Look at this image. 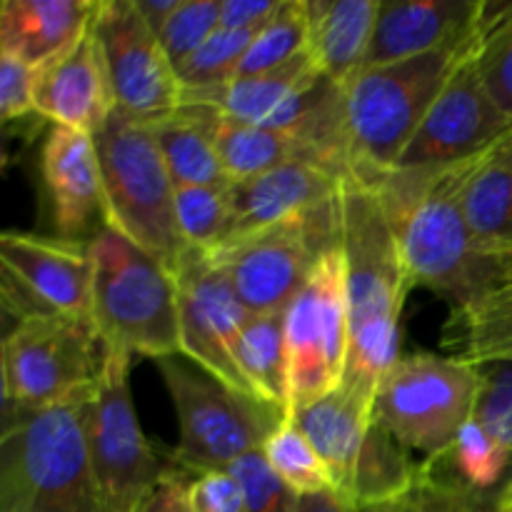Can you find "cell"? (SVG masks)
Returning <instances> with one entry per match:
<instances>
[{
  "mask_svg": "<svg viewBox=\"0 0 512 512\" xmlns=\"http://www.w3.org/2000/svg\"><path fill=\"white\" fill-rule=\"evenodd\" d=\"M483 155L443 168L390 170L370 185L390 220L410 285L443 295L450 313L512 280V255L483 248L465 215V188Z\"/></svg>",
  "mask_w": 512,
  "mask_h": 512,
  "instance_id": "6da1fadb",
  "label": "cell"
},
{
  "mask_svg": "<svg viewBox=\"0 0 512 512\" xmlns=\"http://www.w3.org/2000/svg\"><path fill=\"white\" fill-rule=\"evenodd\" d=\"M350 348L340 388L373 418L375 393L398 353V323L408 290L400 245L370 185L348 180L340 195Z\"/></svg>",
  "mask_w": 512,
  "mask_h": 512,
  "instance_id": "7a4b0ae2",
  "label": "cell"
},
{
  "mask_svg": "<svg viewBox=\"0 0 512 512\" xmlns=\"http://www.w3.org/2000/svg\"><path fill=\"white\" fill-rule=\"evenodd\" d=\"M480 15L470 30L430 53L408 60L373 65L343 85L345 138H348L353 180L373 185L398 168L400 155L465 55L478 43Z\"/></svg>",
  "mask_w": 512,
  "mask_h": 512,
  "instance_id": "3957f363",
  "label": "cell"
},
{
  "mask_svg": "<svg viewBox=\"0 0 512 512\" xmlns=\"http://www.w3.org/2000/svg\"><path fill=\"white\" fill-rule=\"evenodd\" d=\"M83 405L3 418L0 512H110L90 465Z\"/></svg>",
  "mask_w": 512,
  "mask_h": 512,
  "instance_id": "277c9868",
  "label": "cell"
},
{
  "mask_svg": "<svg viewBox=\"0 0 512 512\" xmlns=\"http://www.w3.org/2000/svg\"><path fill=\"white\" fill-rule=\"evenodd\" d=\"M103 175L105 225L173 273L185 253L175 220V183L150 120L115 108L93 135Z\"/></svg>",
  "mask_w": 512,
  "mask_h": 512,
  "instance_id": "5b68a950",
  "label": "cell"
},
{
  "mask_svg": "<svg viewBox=\"0 0 512 512\" xmlns=\"http://www.w3.org/2000/svg\"><path fill=\"white\" fill-rule=\"evenodd\" d=\"M93 323L105 345L130 358L180 355V308L175 275L105 225L90 240Z\"/></svg>",
  "mask_w": 512,
  "mask_h": 512,
  "instance_id": "8992f818",
  "label": "cell"
},
{
  "mask_svg": "<svg viewBox=\"0 0 512 512\" xmlns=\"http://www.w3.org/2000/svg\"><path fill=\"white\" fill-rule=\"evenodd\" d=\"M108 365L93 318L43 315L20 320L3 340V418L85 403Z\"/></svg>",
  "mask_w": 512,
  "mask_h": 512,
  "instance_id": "52a82bcc",
  "label": "cell"
},
{
  "mask_svg": "<svg viewBox=\"0 0 512 512\" xmlns=\"http://www.w3.org/2000/svg\"><path fill=\"white\" fill-rule=\"evenodd\" d=\"M178 415L180 443L170 455L188 475L228 470L235 460L265 448L285 415L260 398L230 388L185 355L155 360Z\"/></svg>",
  "mask_w": 512,
  "mask_h": 512,
  "instance_id": "ba28073f",
  "label": "cell"
},
{
  "mask_svg": "<svg viewBox=\"0 0 512 512\" xmlns=\"http://www.w3.org/2000/svg\"><path fill=\"white\" fill-rule=\"evenodd\" d=\"M340 230L343 208L338 198L283 223L238 235L205 255L250 315L285 313L323 255L340 245Z\"/></svg>",
  "mask_w": 512,
  "mask_h": 512,
  "instance_id": "9c48e42d",
  "label": "cell"
},
{
  "mask_svg": "<svg viewBox=\"0 0 512 512\" xmlns=\"http://www.w3.org/2000/svg\"><path fill=\"white\" fill-rule=\"evenodd\" d=\"M478 368L453 355H400L380 380L373 423L403 448L438 458L473 418Z\"/></svg>",
  "mask_w": 512,
  "mask_h": 512,
  "instance_id": "30bf717a",
  "label": "cell"
},
{
  "mask_svg": "<svg viewBox=\"0 0 512 512\" xmlns=\"http://www.w3.org/2000/svg\"><path fill=\"white\" fill-rule=\"evenodd\" d=\"M133 358L108 348L100 385L83 405L90 465L110 512H133L148 490L173 468L143 435L130 393Z\"/></svg>",
  "mask_w": 512,
  "mask_h": 512,
  "instance_id": "8fae6325",
  "label": "cell"
},
{
  "mask_svg": "<svg viewBox=\"0 0 512 512\" xmlns=\"http://www.w3.org/2000/svg\"><path fill=\"white\" fill-rule=\"evenodd\" d=\"M290 413L343 385L350 325L343 248L323 255L315 273L285 310ZM288 413V418H290Z\"/></svg>",
  "mask_w": 512,
  "mask_h": 512,
  "instance_id": "7c38bea8",
  "label": "cell"
},
{
  "mask_svg": "<svg viewBox=\"0 0 512 512\" xmlns=\"http://www.w3.org/2000/svg\"><path fill=\"white\" fill-rule=\"evenodd\" d=\"M5 313L15 323L43 315L93 318L90 243L8 230L0 235Z\"/></svg>",
  "mask_w": 512,
  "mask_h": 512,
  "instance_id": "4fadbf2b",
  "label": "cell"
},
{
  "mask_svg": "<svg viewBox=\"0 0 512 512\" xmlns=\"http://www.w3.org/2000/svg\"><path fill=\"white\" fill-rule=\"evenodd\" d=\"M93 33L103 45L115 108L155 123L183 105V85L135 0H100Z\"/></svg>",
  "mask_w": 512,
  "mask_h": 512,
  "instance_id": "5bb4252c",
  "label": "cell"
},
{
  "mask_svg": "<svg viewBox=\"0 0 512 512\" xmlns=\"http://www.w3.org/2000/svg\"><path fill=\"white\" fill-rule=\"evenodd\" d=\"M180 308V355L245 395H258L238 365V340L250 313L225 275L200 250L185 248L173 270Z\"/></svg>",
  "mask_w": 512,
  "mask_h": 512,
  "instance_id": "9a60e30c",
  "label": "cell"
},
{
  "mask_svg": "<svg viewBox=\"0 0 512 512\" xmlns=\"http://www.w3.org/2000/svg\"><path fill=\"white\" fill-rule=\"evenodd\" d=\"M478 43L450 75L448 85L425 115L423 125L413 135L405 153L400 155L395 170L443 168V165L460 163L483 155L512 133L508 115L498 108L480 78L478 60H475Z\"/></svg>",
  "mask_w": 512,
  "mask_h": 512,
  "instance_id": "2e32d148",
  "label": "cell"
},
{
  "mask_svg": "<svg viewBox=\"0 0 512 512\" xmlns=\"http://www.w3.org/2000/svg\"><path fill=\"white\" fill-rule=\"evenodd\" d=\"M113 110V83L93 28L58 58L35 68V113L43 120L95 135Z\"/></svg>",
  "mask_w": 512,
  "mask_h": 512,
  "instance_id": "e0dca14e",
  "label": "cell"
},
{
  "mask_svg": "<svg viewBox=\"0 0 512 512\" xmlns=\"http://www.w3.org/2000/svg\"><path fill=\"white\" fill-rule=\"evenodd\" d=\"M43 180L58 238L80 240L105 228L103 175L90 133L53 125L43 145Z\"/></svg>",
  "mask_w": 512,
  "mask_h": 512,
  "instance_id": "ac0fdd59",
  "label": "cell"
},
{
  "mask_svg": "<svg viewBox=\"0 0 512 512\" xmlns=\"http://www.w3.org/2000/svg\"><path fill=\"white\" fill-rule=\"evenodd\" d=\"M345 183L348 180H343L340 175L330 173L320 165L303 163V160L230 183L233 228H230L228 240L283 223V220L318 208V205L333 203L340 198Z\"/></svg>",
  "mask_w": 512,
  "mask_h": 512,
  "instance_id": "d6986e66",
  "label": "cell"
},
{
  "mask_svg": "<svg viewBox=\"0 0 512 512\" xmlns=\"http://www.w3.org/2000/svg\"><path fill=\"white\" fill-rule=\"evenodd\" d=\"M483 3V0H480ZM478 0H383L363 68L443 48L475 25Z\"/></svg>",
  "mask_w": 512,
  "mask_h": 512,
  "instance_id": "ffe728a7",
  "label": "cell"
},
{
  "mask_svg": "<svg viewBox=\"0 0 512 512\" xmlns=\"http://www.w3.org/2000/svg\"><path fill=\"white\" fill-rule=\"evenodd\" d=\"M98 8L100 0H3L0 55L40 68L93 28Z\"/></svg>",
  "mask_w": 512,
  "mask_h": 512,
  "instance_id": "44dd1931",
  "label": "cell"
},
{
  "mask_svg": "<svg viewBox=\"0 0 512 512\" xmlns=\"http://www.w3.org/2000/svg\"><path fill=\"white\" fill-rule=\"evenodd\" d=\"M288 420L298 425L300 433L320 455L335 493L353 503L355 470L363 453L365 435L373 423L368 410L338 388L315 403L293 410Z\"/></svg>",
  "mask_w": 512,
  "mask_h": 512,
  "instance_id": "7402d4cb",
  "label": "cell"
},
{
  "mask_svg": "<svg viewBox=\"0 0 512 512\" xmlns=\"http://www.w3.org/2000/svg\"><path fill=\"white\" fill-rule=\"evenodd\" d=\"M310 55L328 80L343 88L360 73L375 30V0H305Z\"/></svg>",
  "mask_w": 512,
  "mask_h": 512,
  "instance_id": "603a6c76",
  "label": "cell"
},
{
  "mask_svg": "<svg viewBox=\"0 0 512 512\" xmlns=\"http://www.w3.org/2000/svg\"><path fill=\"white\" fill-rule=\"evenodd\" d=\"M218 115V110L210 105L183 103L175 113L153 123L175 188L230 183L215 143Z\"/></svg>",
  "mask_w": 512,
  "mask_h": 512,
  "instance_id": "cb8c5ba5",
  "label": "cell"
},
{
  "mask_svg": "<svg viewBox=\"0 0 512 512\" xmlns=\"http://www.w3.org/2000/svg\"><path fill=\"white\" fill-rule=\"evenodd\" d=\"M215 143H218L225 178L230 183L268 173V170L280 168L285 163H295V160L330 170L325 165L323 155L315 150V145L305 135L295 133V130H278L265 128V125L243 123V120L228 118L223 113L218 115V123H215Z\"/></svg>",
  "mask_w": 512,
  "mask_h": 512,
  "instance_id": "d4e9b609",
  "label": "cell"
},
{
  "mask_svg": "<svg viewBox=\"0 0 512 512\" xmlns=\"http://www.w3.org/2000/svg\"><path fill=\"white\" fill-rule=\"evenodd\" d=\"M238 365L253 393L288 418L290 390L285 313L250 315L238 340Z\"/></svg>",
  "mask_w": 512,
  "mask_h": 512,
  "instance_id": "484cf974",
  "label": "cell"
},
{
  "mask_svg": "<svg viewBox=\"0 0 512 512\" xmlns=\"http://www.w3.org/2000/svg\"><path fill=\"white\" fill-rule=\"evenodd\" d=\"M445 345L470 365L512 360V280L470 308L450 313Z\"/></svg>",
  "mask_w": 512,
  "mask_h": 512,
  "instance_id": "4316f807",
  "label": "cell"
},
{
  "mask_svg": "<svg viewBox=\"0 0 512 512\" xmlns=\"http://www.w3.org/2000/svg\"><path fill=\"white\" fill-rule=\"evenodd\" d=\"M465 215L483 248L512 255V168L495 153V145L470 175Z\"/></svg>",
  "mask_w": 512,
  "mask_h": 512,
  "instance_id": "83f0119b",
  "label": "cell"
},
{
  "mask_svg": "<svg viewBox=\"0 0 512 512\" xmlns=\"http://www.w3.org/2000/svg\"><path fill=\"white\" fill-rule=\"evenodd\" d=\"M500 495L480 493L465 485L443 458H425L408 493L375 505H360L355 512H500Z\"/></svg>",
  "mask_w": 512,
  "mask_h": 512,
  "instance_id": "f1b7e54d",
  "label": "cell"
},
{
  "mask_svg": "<svg viewBox=\"0 0 512 512\" xmlns=\"http://www.w3.org/2000/svg\"><path fill=\"white\" fill-rule=\"evenodd\" d=\"M420 463L408 458V448L398 443L393 435L370 423L365 435L363 453L355 470L353 505H375L408 493L418 478Z\"/></svg>",
  "mask_w": 512,
  "mask_h": 512,
  "instance_id": "f546056e",
  "label": "cell"
},
{
  "mask_svg": "<svg viewBox=\"0 0 512 512\" xmlns=\"http://www.w3.org/2000/svg\"><path fill=\"white\" fill-rule=\"evenodd\" d=\"M175 220L188 248L213 253L230 238L233 228L230 183L175 190Z\"/></svg>",
  "mask_w": 512,
  "mask_h": 512,
  "instance_id": "4dcf8cb0",
  "label": "cell"
},
{
  "mask_svg": "<svg viewBox=\"0 0 512 512\" xmlns=\"http://www.w3.org/2000/svg\"><path fill=\"white\" fill-rule=\"evenodd\" d=\"M310 50V20L305 10V0H283L278 13L255 33L238 78L268 73L290 63L298 55Z\"/></svg>",
  "mask_w": 512,
  "mask_h": 512,
  "instance_id": "1f68e13d",
  "label": "cell"
},
{
  "mask_svg": "<svg viewBox=\"0 0 512 512\" xmlns=\"http://www.w3.org/2000/svg\"><path fill=\"white\" fill-rule=\"evenodd\" d=\"M253 38L255 33H250V30H215L200 45L198 53L190 55L178 68V80L183 85V98L223 88L230 80L238 78V70L243 65V58L248 53Z\"/></svg>",
  "mask_w": 512,
  "mask_h": 512,
  "instance_id": "d6a6232c",
  "label": "cell"
},
{
  "mask_svg": "<svg viewBox=\"0 0 512 512\" xmlns=\"http://www.w3.org/2000/svg\"><path fill=\"white\" fill-rule=\"evenodd\" d=\"M475 60L485 88L512 123V0L483 3V35Z\"/></svg>",
  "mask_w": 512,
  "mask_h": 512,
  "instance_id": "836d02e7",
  "label": "cell"
},
{
  "mask_svg": "<svg viewBox=\"0 0 512 512\" xmlns=\"http://www.w3.org/2000/svg\"><path fill=\"white\" fill-rule=\"evenodd\" d=\"M265 458H268L270 468L278 473V478L285 485L295 490L298 495L310 493H325L333 490L330 475L320 455L310 445V440L300 433L298 425L293 420H285L273 438L265 443L263 448Z\"/></svg>",
  "mask_w": 512,
  "mask_h": 512,
  "instance_id": "e575fe53",
  "label": "cell"
},
{
  "mask_svg": "<svg viewBox=\"0 0 512 512\" xmlns=\"http://www.w3.org/2000/svg\"><path fill=\"white\" fill-rule=\"evenodd\" d=\"M478 368L473 423L512 460V360H490Z\"/></svg>",
  "mask_w": 512,
  "mask_h": 512,
  "instance_id": "d590c367",
  "label": "cell"
},
{
  "mask_svg": "<svg viewBox=\"0 0 512 512\" xmlns=\"http://www.w3.org/2000/svg\"><path fill=\"white\" fill-rule=\"evenodd\" d=\"M440 458L465 485L480 493H493L512 465L508 453H503L473 420Z\"/></svg>",
  "mask_w": 512,
  "mask_h": 512,
  "instance_id": "8d00e7d4",
  "label": "cell"
},
{
  "mask_svg": "<svg viewBox=\"0 0 512 512\" xmlns=\"http://www.w3.org/2000/svg\"><path fill=\"white\" fill-rule=\"evenodd\" d=\"M220 3L223 0H180L163 25L158 38L175 73L220 28Z\"/></svg>",
  "mask_w": 512,
  "mask_h": 512,
  "instance_id": "74e56055",
  "label": "cell"
},
{
  "mask_svg": "<svg viewBox=\"0 0 512 512\" xmlns=\"http://www.w3.org/2000/svg\"><path fill=\"white\" fill-rule=\"evenodd\" d=\"M230 473L240 483L245 493V508L248 512H293L298 503V493L285 485L270 468L263 450L250 453L230 465Z\"/></svg>",
  "mask_w": 512,
  "mask_h": 512,
  "instance_id": "f35d334b",
  "label": "cell"
},
{
  "mask_svg": "<svg viewBox=\"0 0 512 512\" xmlns=\"http://www.w3.org/2000/svg\"><path fill=\"white\" fill-rule=\"evenodd\" d=\"M35 113V68L13 55H0V118L5 123Z\"/></svg>",
  "mask_w": 512,
  "mask_h": 512,
  "instance_id": "ab89813d",
  "label": "cell"
},
{
  "mask_svg": "<svg viewBox=\"0 0 512 512\" xmlns=\"http://www.w3.org/2000/svg\"><path fill=\"white\" fill-rule=\"evenodd\" d=\"M193 512H248L245 493L230 470H208L190 480Z\"/></svg>",
  "mask_w": 512,
  "mask_h": 512,
  "instance_id": "60d3db41",
  "label": "cell"
},
{
  "mask_svg": "<svg viewBox=\"0 0 512 512\" xmlns=\"http://www.w3.org/2000/svg\"><path fill=\"white\" fill-rule=\"evenodd\" d=\"M190 480H193V475L173 465L148 490V495L135 505L133 512H193L190 508Z\"/></svg>",
  "mask_w": 512,
  "mask_h": 512,
  "instance_id": "b9f144b4",
  "label": "cell"
},
{
  "mask_svg": "<svg viewBox=\"0 0 512 512\" xmlns=\"http://www.w3.org/2000/svg\"><path fill=\"white\" fill-rule=\"evenodd\" d=\"M283 5V0H223L220 3V28L258 33Z\"/></svg>",
  "mask_w": 512,
  "mask_h": 512,
  "instance_id": "7bdbcfd3",
  "label": "cell"
},
{
  "mask_svg": "<svg viewBox=\"0 0 512 512\" xmlns=\"http://www.w3.org/2000/svg\"><path fill=\"white\" fill-rule=\"evenodd\" d=\"M293 512H355V505L335 490H325V493L298 495Z\"/></svg>",
  "mask_w": 512,
  "mask_h": 512,
  "instance_id": "ee69618b",
  "label": "cell"
},
{
  "mask_svg": "<svg viewBox=\"0 0 512 512\" xmlns=\"http://www.w3.org/2000/svg\"><path fill=\"white\" fill-rule=\"evenodd\" d=\"M135 3H138V10L148 20L150 28L155 30V35H160L163 25L168 23V18L180 5V0H135Z\"/></svg>",
  "mask_w": 512,
  "mask_h": 512,
  "instance_id": "f6af8a7d",
  "label": "cell"
},
{
  "mask_svg": "<svg viewBox=\"0 0 512 512\" xmlns=\"http://www.w3.org/2000/svg\"><path fill=\"white\" fill-rule=\"evenodd\" d=\"M495 153H498L500 158H503L505 163H508L510 168H512V133L505 135V138L500 140L498 145H495Z\"/></svg>",
  "mask_w": 512,
  "mask_h": 512,
  "instance_id": "bcb514c9",
  "label": "cell"
},
{
  "mask_svg": "<svg viewBox=\"0 0 512 512\" xmlns=\"http://www.w3.org/2000/svg\"><path fill=\"white\" fill-rule=\"evenodd\" d=\"M500 510H512V480L500 490V500H498Z\"/></svg>",
  "mask_w": 512,
  "mask_h": 512,
  "instance_id": "7dc6e473",
  "label": "cell"
},
{
  "mask_svg": "<svg viewBox=\"0 0 512 512\" xmlns=\"http://www.w3.org/2000/svg\"><path fill=\"white\" fill-rule=\"evenodd\" d=\"M500 512H512V510H500Z\"/></svg>",
  "mask_w": 512,
  "mask_h": 512,
  "instance_id": "c3c4849f",
  "label": "cell"
}]
</instances>
